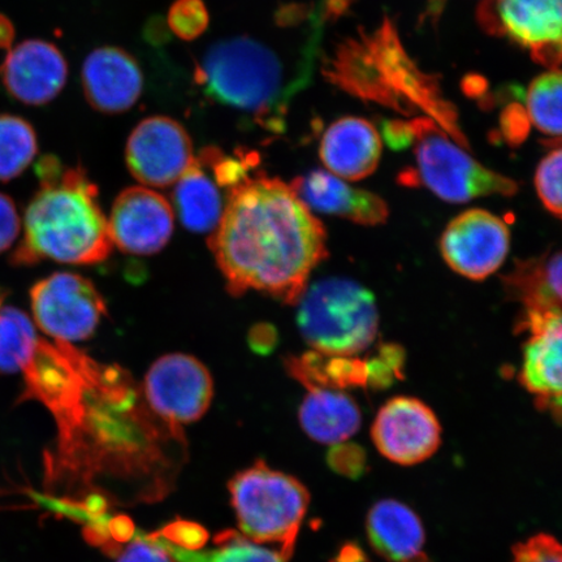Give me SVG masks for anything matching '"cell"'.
Returning a JSON list of instances; mask_svg holds the SVG:
<instances>
[{
  "label": "cell",
  "mask_w": 562,
  "mask_h": 562,
  "mask_svg": "<svg viewBox=\"0 0 562 562\" xmlns=\"http://www.w3.org/2000/svg\"><path fill=\"white\" fill-rule=\"evenodd\" d=\"M561 97L560 69H551L538 76L527 90V115L531 124L548 137L561 136Z\"/></svg>",
  "instance_id": "obj_27"
},
{
  "label": "cell",
  "mask_w": 562,
  "mask_h": 562,
  "mask_svg": "<svg viewBox=\"0 0 562 562\" xmlns=\"http://www.w3.org/2000/svg\"><path fill=\"white\" fill-rule=\"evenodd\" d=\"M561 546L548 533H539L513 548V562H562Z\"/></svg>",
  "instance_id": "obj_31"
},
{
  "label": "cell",
  "mask_w": 562,
  "mask_h": 562,
  "mask_svg": "<svg viewBox=\"0 0 562 562\" xmlns=\"http://www.w3.org/2000/svg\"><path fill=\"white\" fill-rule=\"evenodd\" d=\"M9 94L27 105H44L65 88L68 66L58 47L46 41L30 40L7 55L0 67Z\"/></svg>",
  "instance_id": "obj_16"
},
{
  "label": "cell",
  "mask_w": 562,
  "mask_h": 562,
  "mask_svg": "<svg viewBox=\"0 0 562 562\" xmlns=\"http://www.w3.org/2000/svg\"><path fill=\"white\" fill-rule=\"evenodd\" d=\"M41 187L26 209L24 237L12 263L41 261L94 265L112 250L109 221L98 202V189L82 167H66L58 158L40 160Z\"/></svg>",
  "instance_id": "obj_2"
},
{
  "label": "cell",
  "mask_w": 562,
  "mask_h": 562,
  "mask_svg": "<svg viewBox=\"0 0 562 562\" xmlns=\"http://www.w3.org/2000/svg\"><path fill=\"white\" fill-rule=\"evenodd\" d=\"M367 530L372 548L395 562L418 558L426 540L419 517L396 501L376 503L369 512Z\"/></svg>",
  "instance_id": "obj_21"
},
{
  "label": "cell",
  "mask_w": 562,
  "mask_h": 562,
  "mask_svg": "<svg viewBox=\"0 0 562 562\" xmlns=\"http://www.w3.org/2000/svg\"><path fill=\"white\" fill-rule=\"evenodd\" d=\"M329 74L334 82L356 95L395 104L397 110L427 112L456 143L467 147L437 83L414 66L389 23L374 34L344 45Z\"/></svg>",
  "instance_id": "obj_4"
},
{
  "label": "cell",
  "mask_w": 562,
  "mask_h": 562,
  "mask_svg": "<svg viewBox=\"0 0 562 562\" xmlns=\"http://www.w3.org/2000/svg\"><path fill=\"white\" fill-rule=\"evenodd\" d=\"M173 220L171 203L164 195L145 187L125 189L111 211V241L130 255H156L170 241Z\"/></svg>",
  "instance_id": "obj_14"
},
{
  "label": "cell",
  "mask_w": 562,
  "mask_h": 562,
  "mask_svg": "<svg viewBox=\"0 0 562 562\" xmlns=\"http://www.w3.org/2000/svg\"><path fill=\"white\" fill-rule=\"evenodd\" d=\"M510 234L501 217L473 209L456 216L440 238L442 258L463 278L481 281L507 259Z\"/></svg>",
  "instance_id": "obj_10"
},
{
  "label": "cell",
  "mask_w": 562,
  "mask_h": 562,
  "mask_svg": "<svg viewBox=\"0 0 562 562\" xmlns=\"http://www.w3.org/2000/svg\"><path fill=\"white\" fill-rule=\"evenodd\" d=\"M561 160L560 147L552 150L540 161L536 173V187L539 199L544 207L560 220L562 211L561 202Z\"/></svg>",
  "instance_id": "obj_29"
},
{
  "label": "cell",
  "mask_w": 562,
  "mask_h": 562,
  "mask_svg": "<svg viewBox=\"0 0 562 562\" xmlns=\"http://www.w3.org/2000/svg\"><path fill=\"white\" fill-rule=\"evenodd\" d=\"M416 157L413 186H424L439 199L452 203L469 202L480 196H513L518 184L508 176L484 167L456 144L453 138L431 117L418 116L409 123Z\"/></svg>",
  "instance_id": "obj_7"
},
{
  "label": "cell",
  "mask_w": 562,
  "mask_h": 562,
  "mask_svg": "<svg viewBox=\"0 0 562 562\" xmlns=\"http://www.w3.org/2000/svg\"><path fill=\"white\" fill-rule=\"evenodd\" d=\"M227 194L209 240L227 290L297 304L312 271L328 256L325 226L291 186L265 173L250 175Z\"/></svg>",
  "instance_id": "obj_1"
},
{
  "label": "cell",
  "mask_w": 562,
  "mask_h": 562,
  "mask_svg": "<svg viewBox=\"0 0 562 562\" xmlns=\"http://www.w3.org/2000/svg\"><path fill=\"white\" fill-rule=\"evenodd\" d=\"M300 407L304 431L322 445H341L361 427V412L342 390L311 386Z\"/></svg>",
  "instance_id": "obj_20"
},
{
  "label": "cell",
  "mask_w": 562,
  "mask_h": 562,
  "mask_svg": "<svg viewBox=\"0 0 562 562\" xmlns=\"http://www.w3.org/2000/svg\"><path fill=\"white\" fill-rule=\"evenodd\" d=\"M561 311L526 312L521 328L531 333L524 349L519 381L536 395L542 409L561 414L562 328Z\"/></svg>",
  "instance_id": "obj_15"
},
{
  "label": "cell",
  "mask_w": 562,
  "mask_h": 562,
  "mask_svg": "<svg viewBox=\"0 0 562 562\" xmlns=\"http://www.w3.org/2000/svg\"><path fill=\"white\" fill-rule=\"evenodd\" d=\"M124 550L117 553L116 562H175L150 533L131 531Z\"/></svg>",
  "instance_id": "obj_30"
},
{
  "label": "cell",
  "mask_w": 562,
  "mask_h": 562,
  "mask_svg": "<svg viewBox=\"0 0 562 562\" xmlns=\"http://www.w3.org/2000/svg\"><path fill=\"white\" fill-rule=\"evenodd\" d=\"M150 537L170 554L175 562H288L273 548L250 542L236 531H224L213 546L181 544L153 532Z\"/></svg>",
  "instance_id": "obj_24"
},
{
  "label": "cell",
  "mask_w": 562,
  "mask_h": 562,
  "mask_svg": "<svg viewBox=\"0 0 562 562\" xmlns=\"http://www.w3.org/2000/svg\"><path fill=\"white\" fill-rule=\"evenodd\" d=\"M314 63H292L263 41L237 37L209 48L196 79L216 102L280 132L292 98L312 80Z\"/></svg>",
  "instance_id": "obj_3"
},
{
  "label": "cell",
  "mask_w": 562,
  "mask_h": 562,
  "mask_svg": "<svg viewBox=\"0 0 562 562\" xmlns=\"http://www.w3.org/2000/svg\"><path fill=\"white\" fill-rule=\"evenodd\" d=\"M3 301H4V292L0 291V308H2L4 306Z\"/></svg>",
  "instance_id": "obj_35"
},
{
  "label": "cell",
  "mask_w": 562,
  "mask_h": 562,
  "mask_svg": "<svg viewBox=\"0 0 562 562\" xmlns=\"http://www.w3.org/2000/svg\"><path fill=\"white\" fill-rule=\"evenodd\" d=\"M82 88L91 108L102 114H122L143 94V70L122 48H97L83 63Z\"/></svg>",
  "instance_id": "obj_17"
},
{
  "label": "cell",
  "mask_w": 562,
  "mask_h": 562,
  "mask_svg": "<svg viewBox=\"0 0 562 562\" xmlns=\"http://www.w3.org/2000/svg\"><path fill=\"white\" fill-rule=\"evenodd\" d=\"M13 38V26L9 19L0 15V47H10Z\"/></svg>",
  "instance_id": "obj_34"
},
{
  "label": "cell",
  "mask_w": 562,
  "mask_h": 562,
  "mask_svg": "<svg viewBox=\"0 0 562 562\" xmlns=\"http://www.w3.org/2000/svg\"><path fill=\"white\" fill-rule=\"evenodd\" d=\"M31 301L34 322L54 341L87 340L108 315L100 291L77 273L56 272L38 281Z\"/></svg>",
  "instance_id": "obj_8"
},
{
  "label": "cell",
  "mask_w": 562,
  "mask_h": 562,
  "mask_svg": "<svg viewBox=\"0 0 562 562\" xmlns=\"http://www.w3.org/2000/svg\"><path fill=\"white\" fill-rule=\"evenodd\" d=\"M382 138L367 119L341 117L328 126L319 146L327 172L346 181H360L376 171L382 158Z\"/></svg>",
  "instance_id": "obj_19"
},
{
  "label": "cell",
  "mask_w": 562,
  "mask_h": 562,
  "mask_svg": "<svg viewBox=\"0 0 562 562\" xmlns=\"http://www.w3.org/2000/svg\"><path fill=\"white\" fill-rule=\"evenodd\" d=\"M20 234V217L15 203L0 193V252L9 250Z\"/></svg>",
  "instance_id": "obj_32"
},
{
  "label": "cell",
  "mask_w": 562,
  "mask_h": 562,
  "mask_svg": "<svg viewBox=\"0 0 562 562\" xmlns=\"http://www.w3.org/2000/svg\"><path fill=\"white\" fill-rule=\"evenodd\" d=\"M228 488L241 536L273 546L290 561L311 503L304 484L257 461L232 477Z\"/></svg>",
  "instance_id": "obj_6"
},
{
  "label": "cell",
  "mask_w": 562,
  "mask_h": 562,
  "mask_svg": "<svg viewBox=\"0 0 562 562\" xmlns=\"http://www.w3.org/2000/svg\"><path fill=\"white\" fill-rule=\"evenodd\" d=\"M126 165L146 187L176 184L194 161L193 144L184 126L167 116H150L131 133Z\"/></svg>",
  "instance_id": "obj_11"
},
{
  "label": "cell",
  "mask_w": 562,
  "mask_h": 562,
  "mask_svg": "<svg viewBox=\"0 0 562 562\" xmlns=\"http://www.w3.org/2000/svg\"><path fill=\"white\" fill-rule=\"evenodd\" d=\"M37 136L23 117L0 115V181L23 173L37 156Z\"/></svg>",
  "instance_id": "obj_26"
},
{
  "label": "cell",
  "mask_w": 562,
  "mask_h": 562,
  "mask_svg": "<svg viewBox=\"0 0 562 562\" xmlns=\"http://www.w3.org/2000/svg\"><path fill=\"white\" fill-rule=\"evenodd\" d=\"M173 202L184 227L199 234L216 228L226 205L220 186L196 158L176 181Z\"/></svg>",
  "instance_id": "obj_23"
},
{
  "label": "cell",
  "mask_w": 562,
  "mask_h": 562,
  "mask_svg": "<svg viewBox=\"0 0 562 562\" xmlns=\"http://www.w3.org/2000/svg\"><path fill=\"white\" fill-rule=\"evenodd\" d=\"M277 334L273 333L271 326L259 325L251 329L250 333V347L258 351V353H265L270 351L276 344Z\"/></svg>",
  "instance_id": "obj_33"
},
{
  "label": "cell",
  "mask_w": 562,
  "mask_h": 562,
  "mask_svg": "<svg viewBox=\"0 0 562 562\" xmlns=\"http://www.w3.org/2000/svg\"><path fill=\"white\" fill-rule=\"evenodd\" d=\"M167 21L180 40L194 41L207 30L209 11L202 0H176Z\"/></svg>",
  "instance_id": "obj_28"
},
{
  "label": "cell",
  "mask_w": 562,
  "mask_h": 562,
  "mask_svg": "<svg viewBox=\"0 0 562 562\" xmlns=\"http://www.w3.org/2000/svg\"><path fill=\"white\" fill-rule=\"evenodd\" d=\"M371 438L385 459L412 467L438 451L441 426L435 413L420 400L398 396L379 411Z\"/></svg>",
  "instance_id": "obj_13"
},
{
  "label": "cell",
  "mask_w": 562,
  "mask_h": 562,
  "mask_svg": "<svg viewBox=\"0 0 562 562\" xmlns=\"http://www.w3.org/2000/svg\"><path fill=\"white\" fill-rule=\"evenodd\" d=\"M140 390L151 412L179 428L205 416L214 397L213 378L205 364L182 353L154 362Z\"/></svg>",
  "instance_id": "obj_9"
},
{
  "label": "cell",
  "mask_w": 562,
  "mask_h": 562,
  "mask_svg": "<svg viewBox=\"0 0 562 562\" xmlns=\"http://www.w3.org/2000/svg\"><path fill=\"white\" fill-rule=\"evenodd\" d=\"M297 323L316 353L356 357L368 350L379 331L374 294L348 279L329 278L301 294Z\"/></svg>",
  "instance_id": "obj_5"
},
{
  "label": "cell",
  "mask_w": 562,
  "mask_h": 562,
  "mask_svg": "<svg viewBox=\"0 0 562 562\" xmlns=\"http://www.w3.org/2000/svg\"><path fill=\"white\" fill-rule=\"evenodd\" d=\"M561 0H490L481 11L491 32L529 50L533 60L550 69L561 63Z\"/></svg>",
  "instance_id": "obj_12"
},
{
  "label": "cell",
  "mask_w": 562,
  "mask_h": 562,
  "mask_svg": "<svg viewBox=\"0 0 562 562\" xmlns=\"http://www.w3.org/2000/svg\"><path fill=\"white\" fill-rule=\"evenodd\" d=\"M300 201L316 213L334 215L361 226H379L389 220L386 202L374 193L348 184L327 171H312L291 184Z\"/></svg>",
  "instance_id": "obj_18"
},
{
  "label": "cell",
  "mask_w": 562,
  "mask_h": 562,
  "mask_svg": "<svg viewBox=\"0 0 562 562\" xmlns=\"http://www.w3.org/2000/svg\"><path fill=\"white\" fill-rule=\"evenodd\" d=\"M40 337L34 323L16 307L0 308V374H16L30 362Z\"/></svg>",
  "instance_id": "obj_25"
},
{
  "label": "cell",
  "mask_w": 562,
  "mask_h": 562,
  "mask_svg": "<svg viewBox=\"0 0 562 562\" xmlns=\"http://www.w3.org/2000/svg\"><path fill=\"white\" fill-rule=\"evenodd\" d=\"M504 284L512 299L521 301L530 313L561 311L562 258L561 252L518 262Z\"/></svg>",
  "instance_id": "obj_22"
}]
</instances>
